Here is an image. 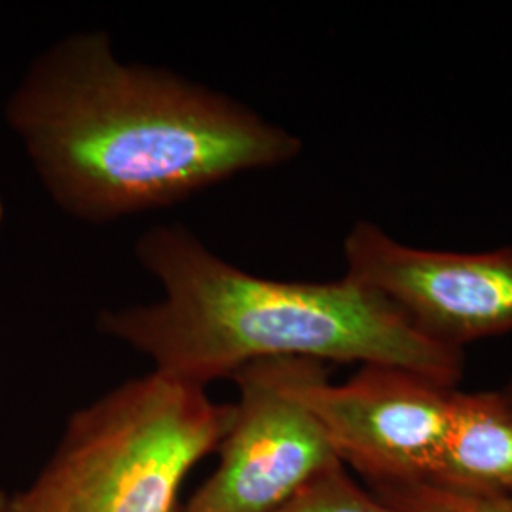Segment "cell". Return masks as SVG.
Returning <instances> with one entry per match:
<instances>
[{
    "label": "cell",
    "mask_w": 512,
    "mask_h": 512,
    "mask_svg": "<svg viewBox=\"0 0 512 512\" xmlns=\"http://www.w3.org/2000/svg\"><path fill=\"white\" fill-rule=\"evenodd\" d=\"M368 488L399 512H512V492H471L433 482H389Z\"/></svg>",
    "instance_id": "ba28073f"
},
{
    "label": "cell",
    "mask_w": 512,
    "mask_h": 512,
    "mask_svg": "<svg viewBox=\"0 0 512 512\" xmlns=\"http://www.w3.org/2000/svg\"><path fill=\"white\" fill-rule=\"evenodd\" d=\"M275 512H399L361 488L342 461L330 465L323 473L293 495Z\"/></svg>",
    "instance_id": "9c48e42d"
},
{
    "label": "cell",
    "mask_w": 512,
    "mask_h": 512,
    "mask_svg": "<svg viewBox=\"0 0 512 512\" xmlns=\"http://www.w3.org/2000/svg\"><path fill=\"white\" fill-rule=\"evenodd\" d=\"M499 391H501V393H503V397H505V399H507V403L511 404V408H512V376H511V380H509V382H507V384H505V387H503V389H499Z\"/></svg>",
    "instance_id": "30bf717a"
},
{
    "label": "cell",
    "mask_w": 512,
    "mask_h": 512,
    "mask_svg": "<svg viewBox=\"0 0 512 512\" xmlns=\"http://www.w3.org/2000/svg\"><path fill=\"white\" fill-rule=\"evenodd\" d=\"M433 484L512 492V408L497 391H454L450 425Z\"/></svg>",
    "instance_id": "52a82bcc"
},
{
    "label": "cell",
    "mask_w": 512,
    "mask_h": 512,
    "mask_svg": "<svg viewBox=\"0 0 512 512\" xmlns=\"http://www.w3.org/2000/svg\"><path fill=\"white\" fill-rule=\"evenodd\" d=\"M0 512H8V495L0 492Z\"/></svg>",
    "instance_id": "8fae6325"
},
{
    "label": "cell",
    "mask_w": 512,
    "mask_h": 512,
    "mask_svg": "<svg viewBox=\"0 0 512 512\" xmlns=\"http://www.w3.org/2000/svg\"><path fill=\"white\" fill-rule=\"evenodd\" d=\"M6 118L55 205L92 224L289 164L304 147L238 99L122 61L101 31L61 38L37 57Z\"/></svg>",
    "instance_id": "6da1fadb"
},
{
    "label": "cell",
    "mask_w": 512,
    "mask_h": 512,
    "mask_svg": "<svg viewBox=\"0 0 512 512\" xmlns=\"http://www.w3.org/2000/svg\"><path fill=\"white\" fill-rule=\"evenodd\" d=\"M2 220H4V203H2V198H0V224H2Z\"/></svg>",
    "instance_id": "7c38bea8"
},
{
    "label": "cell",
    "mask_w": 512,
    "mask_h": 512,
    "mask_svg": "<svg viewBox=\"0 0 512 512\" xmlns=\"http://www.w3.org/2000/svg\"><path fill=\"white\" fill-rule=\"evenodd\" d=\"M135 255L164 298L101 311L97 330L184 382L205 387L277 357L397 366L448 387L463 378V349L348 275L313 283L247 274L181 224L141 234Z\"/></svg>",
    "instance_id": "7a4b0ae2"
},
{
    "label": "cell",
    "mask_w": 512,
    "mask_h": 512,
    "mask_svg": "<svg viewBox=\"0 0 512 512\" xmlns=\"http://www.w3.org/2000/svg\"><path fill=\"white\" fill-rule=\"evenodd\" d=\"M344 260L348 277L384 294L448 346L512 332V245L480 253L425 249L357 220L344 239Z\"/></svg>",
    "instance_id": "8992f818"
},
{
    "label": "cell",
    "mask_w": 512,
    "mask_h": 512,
    "mask_svg": "<svg viewBox=\"0 0 512 512\" xmlns=\"http://www.w3.org/2000/svg\"><path fill=\"white\" fill-rule=\"evenodd\" d=\"M293 387L368 486L435 480L458 387L382 365H361L334 384L325 363L296 357Z\"/></svg>",
    "instance_id": "277c9868"
},
{
    "label": "cell",
    "mask_w": 512,
    "mask_h": 512,
    "mask_svg": "<svg viewBox=\"0 0 512 512\" xmlns=\"http://www.w3.org/2000/svg\"><path fill=\"white\" fill-rule=\"evenodd\" d=\"M294 357L239 368L230 427L215 473L179 512H275L338 463L329 437L293 387Z\"/></svg>",
    "instance_id": "5b68a950"
},
{
    "label": "cell",
    "mask_w": 512,
    "mask_h": 512,
    "mask_svg": "<svg viewBox=\"0 0 512 512\" xmlns=\"http://www.w3.org/2000/svg\"><path fill=\"white\" fill-rule=\"evenodd\" d=\"M232 414L160 370L128 380L74 412L8 512H179L184 478L217 452Z\"/></svg>",
    "instance_id": "3957f363"
}]
</instances>
